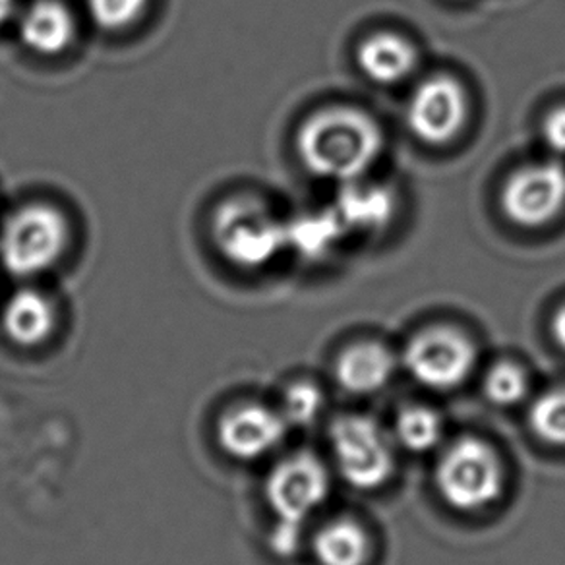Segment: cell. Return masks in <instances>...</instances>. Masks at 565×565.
<instances>
[{"instance_id":"1","label":"cell","mask_w":565,"mask_h":565,"mask_svg":"<svg viewBox=\"0 0 565 565\" xmlns=\"http://www.w3.org/2000/svg\"><path fill=\"white\" fill-rule=\"evenodd\" d=\"M384 134L374 118L351 107H330L308 117L297 134L299 158L326 181L364 179L384 151Z\"/></svg>"},{"instance_id":"24","label":"cell","mask_w":565,"mask_h":565,"mask_svg":"<svg viewBox=\"0 0 565 565\" xmlns=\"http://www.w3.org/2000/svg\"><path fill=\"white\" fill-rule=\"evenodd\" d=\"M302 544V525L292 523H275L269 534V546L274 554L281 557L295 556Z\"/></svg>"},{"instance_id":"17","label":"cell","mask_w":565,"mask_h":565,"mask_svg":"<svg viewBox=\"0 0 565 565\" xmlns=\"http://www.w3.org/2000/svg\"><path fill=\"white\" fill-rule=\"evenodd\" d=\"M312 550L320 565H364L369 562L370 539L359 523L339 519L315 534Z\"/></svg>"},{"instance_id":"3","label":"cell","mask_w":565,"mask_h":565,"mask_svg":"<svg viewBox=\"0 0 565 565\" xmlns=\"http://www.w3.org/2000/svg\"><path fill=\"white\" fill-rule=\"evenodd\" d=\"M71 236V223L55 205H22L0 227V266L18 279L47 274L64 258Z\"/></svg>"},{"instance_id":"26","label":"cell","mask_w":565,"mask_h":565,"mask_svg":"<svg viewBox=\"0 0 565 565\" xmlns=\"http://www.w3.org/2000/svg\"><path fill=\"white\" fill-rule=\"evenodd\" d=\"M552 335L556 339L557 345L565 351V305L557 310L552 320Z\"/></svg>"},{"instance_id":"8","label":"cell","mask_w":565,"mask_h":565,"mask_svg":"<svg viewBox=\"0 0 565 565\" xmlns=\"http://www.w3.org/2000/svg\"><path fill=\"white\" fill-rule=\"evenodd\" d=\"M502 207L519 227L548 225L565 207L564 163L546 159L521 167L503 186Z\"/></svg>"},{"instance_id":"15","label":"cell","mask_w":565,"mask_h":565,"mask_svg":"<svg viewBox=\"0 0 565 565\" xmlns=\"http://www.w3.org/2000/svg\"><path fill=\"white\" fill-rule=\"evenodd\" d=\"M395 372V356L380 343H359L345 349L335 364L339 385L349 393L380 392Z\"/></svg>"},{"instance_id":"14","label":"cell","mask_w":565,"mask_h":565,"mask_svg":"<svg viewBox=\"0 0 565 565\" xmlns=\"http://www.w3.org/2000/svg\"><path fill=\"white\" fill-rule=\"evenodd\" d=\"M356 63L366 78L376 84L393 86L415 72L418 55L413 43H408L405 38L397 33L380 32L362 41L356 51Z\"/></svg>"},{"instance_id":"12","label":"cell","mask_w":565,"mask_h":565,"mask_svg":"<svg viewBox=\"0 0 565 565\" xmlns=\"http://www.w3.org/2000/svg\"><path fill=\"white\" fill-rule=\"evenodd\" d=\"M347 235H376L387 228L395 217V194L390 186L380 182L359 181L339 184L338 196L333 202Z\"/></svg>"},{"instance_id":"4","label":"cell","mask_w":565,"mask_h":565,"mask_svg":"<svg viewBox=\"0 0 565 565\" xmlns=\"http://www.w3.org/2000/svg\"><path fill=\"white\" fill-rule=\"evenodd\" d=\"M505 484L502 461L487 441L461 438L441 454L436 487L449 508L465 513L487 510L500 500Z\"/></svg>"},{"instance_id":"10","label":"cell","mask_w":565,"mask_h":565,"mask_svg":"<svg viewBox=\"0 0 565 565\" xmlns=\"http://www.w3.org/2000/svg\"><path fill=\"white\" fill-rule=\"evenodd\" d=\"M289 424L279 408L259 401H241L223 408L215 438L227 456L241 461H254L271 454L287 434Z\"/></svg>"},{"instance_id":"5","label":"cell","mask_w":565,"mask_h":565,"mask_svg":"<svg viewBox=\"0 0 565 565\" xmlns=\"http://www.w3.org/2000/svg\"><path fill=\"white\" fill-rule=\"evenodd\" d=\"M331 449L341 477L359 490L384 487L395 469L392 441L366 415H343L330 428Z\"/></svg>"},{"instance_id":"19","label":"cell","mask_w":565,"mask_h":565,"mask_svg":"<svg viewBox=\"0 0 565 565\" xmlns=\"http://www.w3.org/2000/svg\"><path fill=\"white\" fill-rule=\"evenodd\" d=\"M529 424L542 441L565 448V387L542 393L531 405Z\"/></svg>"},{"instance_id":"25","label":"cell","mask_w":565,"mask_h":565,"mask_svg":"<svg viewBox=\"0 0 565 565\" xmlns=\"http://www.w3.org/2000/svg\"><path fill=\"white\" fill-rule=\"evenodd\" d=\"M20 12L18 0H0V30L14 22Z\"/></svg>"},{"instance_id":"2","label":"cell","mask_w":565,"mask_h":565,"mask_svg":"<svg viewBox=\"0 0 565 565\" xmlns=\"http://www.w3.org/2000/svg\"><path fill=\"white\" fill-rule=\"evenodd\" d=\"M215 250L231 266L259 269L287 250V223L254 196L225 198L210 221Z\"/></svg>"},{"instance_id":"21","label":"cell","mask_w":565,"mask_h":565,"mask_svg":"<svg viewBox=\"0 0 565 565\" xmlns=\"http://www.w3.org/2000/svg\"><path fill=\"white\" fill-rule=\"evenodd\" d=\"M484 393L488 401L498 407H511L523 401L529 393L525 370L513 362H500L488 370L484 377Z\"/></svg>"},{"instance_id":"20","label":"cell","mask_w":565,"mask_h":565,"mask_svg":"<svg viewBox=\"0 0 565 565\" xmlns=\"http://www.w3.org/2000/svg\"><path fill=\"white\" fill-rule=\"evenodd\" d=\"M151 0H86L87 17L102 32L118 33L140 24Z\"/></svg>"},{"instance_id":"16","label":"cell","mask_w":565,"mask_h":565,"mask_svg":"<svg viewBox=\"0 0 565 565\" xmlns=\"http://www.w3.org/2000/svg\"><path fill=\"white\" fill-rule=\"evenodd\" d=\"M287 223V250L307 259H322L335 250L347 231L333 207L320 212L300 213Z\"/></svg>"},{"instance_id":"9","label":"cell","mask_w":565,"mask_h":565,"mask_svg":"<svg viewBox=\"0 0 565 565\" xmlns=\"http://www.w3.org/2000/svg\"><path fill=\"white\" fill-rule=\"evenodd\" d=\"M469 115L465 87L448 74L424 79L407 107V125L416 138L444 146L463 130Z\"/></svg>"},{"instance_id":"18","label":"cell","mask_w":565,"mask_h":565,"mask_svg":"<svg viewBox=\"0 0 565 565\" xmlns=\"http://www.w3.org/2000/svg\"><path fill=\"white\" fill-rule=\"evenodd\" d=\"M395 436L403 448L424 454L440 444L444 438V420L434 408L423 405L403 408L395 420Z\"/></svg>"},{"instance_id":"11","label":"cell","mask_w":565,"mask_h":565,"mask_svg":"<svg viewBox=\"0 0 565 565\" xmlns=\"http://www.w3.org/2000/svg\"><path fill=\"white\" fill-rule=\"evenodd\" d=\"M18 40L40 56H58L78 35L76 18L61 0H33L17 17Z\"/></svg>"},{"instance_id":"13","label":"cell","mask_w":565,"mask_h":565,"mask_svg":"<svg viewBox=\"0 0 565 565\" xmlns=\"http://www.w3.org/2000/svg\"><path fill=\"white\" fill-rule=\"evenodd\" d=\"M58 312L45 292L22 287L12 292L0 310V328L18 347H40L55 335Z\"/></svg>"},{"instance_id":"22","label":"cell","mask_w":565,"mask_h":565,"mask_svg":"<svg viewBox=\"0 0 565 565\" xmlns=\"http://www.w3.org/2000/svg\"><path fill=\"white\" fill-rule=\"evenodd\" d=\"M279 411L289 426H310L322 415L323 392L312 382H295L282 393Z\"/></svg>"},{"instance_id":"23","label":"cell","mask_w":565,"mask_h":565,"mask_svg":"<svg viewBox=\"0 0 565 565\" xmlns=\"http://www.w3.org/2000/svg\"><path fill=\"white\" fill-rule=\"evenodd\" d=\"M544 146L554 156H565V105L550 110L541 126Z\"/></svg>"},{"instance_id":"7","label":"cell","mask_w":565,"mask_h":565,"mask_svg":"<svg viewBox=\"0 0 565 565\" xmlns=\"http://www.w3.org/2000/svg\"><path fill=\"white\" fill-rule=\"evenodd\" d=\"M330 494V472L318 457L295 454L269 471L266 500L279 523L302 525Z\"/></svg>"},{"instance_id":"6","label":"cell","mask_w":565,"mask_h":565,"mask_svg":"<svg viewBox=\"0 0 565 565\" xmlns=\"http://www.w3.org/2000/svg\"><path fill=\"white\" fill-rule=\"evenodd\" d=\"M403 362L418 384L446 392L471 376L477 364V349L461 331L438 326L416 333L408 341Z\"/></svg>"}]
</instances>
